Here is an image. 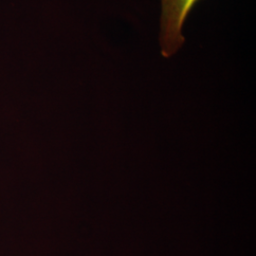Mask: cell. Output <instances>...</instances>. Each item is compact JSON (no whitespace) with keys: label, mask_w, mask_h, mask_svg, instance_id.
<instances>
[{"label":"cell","mask_w":256,"mask_h":256,"mask_svg":"<svg viewBox=\"0 0 256 256\" xmlns=\"http://www.w3.org/2000/svg\"><path fill=\"white\" fill-rule=\"evenodd\" d=\"M200 0H160V34L162 55L169 58L182 46L185 38L184 23Z\"/></svg>","instance_id":"obj_1"}]
</instances>
